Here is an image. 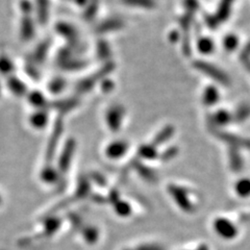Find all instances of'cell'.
<instances>
[{"mask_svg":"<svg viewBox=\"0 0 250 250\" xmlns=\"http://www.w3.org/2000/svg\"><path fill=\"white\" fill-rule=\"evenodd\" d=\"M171 195L172 197H173L174 201L177 203V206L181 208V209L184 210V212L189 214L194 212L195 208L193 206V203L189 200V198L187 197L185 191L174 188V189L171 190Z\"/></svg>","mask_w":250,"mask_h":250,"instance_id":"obj_2","label":"cell"},{"mask_svg":"<svg viewBox=\"0 0 250 250\" xmlns=\"http://www.w3.org/2000/svg\"><path fill=\"white\" fill-rule=\"evenodd\" d=\"M250 114V108L249 107H245V108H243V112L241 111V113L239 114V117H240V119H245L246 117L248 116Z\"/></svg>","mask_w":250,"mask_h":250,"instance_id":"obj_7","label":"cell"},{"mask_svg":"<svg viewBox=\"0 0 250 250\" xmlns=\"http://www.w3.org/2000/svg\"><path fill=\"white\" fill-rule=\"evenodd\" d=\"M236 190L241 196H248L250 194V181L249 179H242L236 187Z\"/></svg>","mask_w":250,"mask_h":250,"instance_id":"obj_3","label":"cell"},{"mask_svg":"<svg viewBox=\"0 0 250 250\" xmlns=\"http://www.w3.org/2000/svg\"><path fill=\"white\" fill-rule=\"evenodd\" d=\"M115 210L120 216H127L130 214L131 208L126 202H117Z\"/></svg>","mask_w":250,"mask_h":250,"instance_id":"obj_4","label":"cell"},{"mask_svg":"<svg viewBox=\"0 0 250 250\" xmlns=\"http://www.w3.org/2000/svg\"><path fill=\"white\" fill-rule=\"evenodd\" d=\"M199 250H207V248H205V247H199Z\"/></svg>","mask_w":250,"mask_h":250,"instance_id":"obj_8","label":"cell"},{"mask_svg":"<svg viewBox=\"0 0 250 250\" xmlns=\"http://www.w3.org/2000/svg\"><path fill=\"white\" fill-rule=\"evenodd\" d=\"M137 250H164V248L154 244H144V245H140Z\"/></svg>","mask_w":250,"mask_h":250,"instance_id":"obj_6","label":"cell"},{"mask_svg":"<svg viewBox=\"0 0 250 250\" xmlns=\"http://www.w3.org/2000/svg\"><path fill=\"white\" fill-rule=\"evenodd\" d=\"M224 45L228 49H234L238 45V39L234 36H229L226 38V40L224 41Z\"/></svg>","mask_w":250,"mask_h":250,"instance_id":"obj_5","label":"cell"},{"mask_svg":"<svg viewBox=\"0 0 250 250\" xmlns=\"http://www.w3.org/2000/svg\"><path fill=\"white\" fill-rule=\"evenodd\" d=\"M214 229L223 239H231L237 234V229L234 225L228 219L218 218L214 221Z\"/></svg>","mask_w":250,"mask_h":250,"instance_id":"obj_1","label":"cell"}]
</instances>
